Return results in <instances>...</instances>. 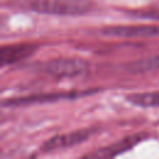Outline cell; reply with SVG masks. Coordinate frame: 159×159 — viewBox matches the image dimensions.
I'll return each mask as SVG.
<instances>
[{
	"label": "cell",
	"mask_w": 159,
	"mask_h": 159,
	"mask_svg": "<svg viewBox=\"0 0 159 159\" xmlns=\"http://www.w3.org/2000/svg\"><path fill=\"white\" fill-rule=\"evenodd\" d=\"M97 89H84V91H66V92H50V93H35L24 97L16 98H7L2 101V106L5 107H21L36 103H50L57 101H66V99H76L78 97H86L89 94L96 93Z\"/></svg>",
	"instance_id": "obj_3"
},
{
	"label": "cell",
	"mask_w": 159,
	"mask_h": 159,
	"mask_svg": "<svg viewBox=\"0 0 159 159\" xmlns=\"http://www.w3.org/2000/svg\"><path fill=\"white\" fill-rule=\"evenodd\" d=\"M88 62L78 57H58L48 60L40 66V71L48 75L50 77L62 80V78H75L84 75L88 71Z\"/></svg>",
	"instance_id": "obj_2"
},
{
	"label": "cell",
	"mask_w": 159,
	"mask_h": 159,
	"mask_svg": "<svg viewBox=\"0 0 159 159\" xmlns=\"http://www.w3.org/2000/svg\"><path fill=\"white\" fill-rule=\"evenodd\" d=\"M96 132H97L96 128H83V129H77V130H72L63 134H57L45 140L39 148V150L42 153H51V152L71 148L81 143H84Z\"/></svg>",
	"instance_id": "obj_4"
},
{
	"label": "cell",
	"mask_w": 159,
	"mask_h": 159,
	"mask_svg": "<svg viewBox=\"0 0 159 159\" xmlns=\"http://www.w3.org/2000/svg\"><path fill=\"white\" fill-rule=\"evenodd\" d=\"M101 34L111 37H154L159 36V25H113L103 27Z\"/></svg>",
	"instance_id": "obj_5"
},
{
	"label": "cell",
	"mask_w": 159,
	"mask_h": 159,
	"mask_svg": "<svg viewBox=\"0 0 159 159\" xmlns=\"http://www.w3.org/2000/svg\"><path fill=\"white\" fill-rule=\"evenodd\" d=\"M147 135L144 133H135L132 135H127L123 139H119L109 145H106L98 150H96L94 153L87 154L86 157L88 158H93V159H104V158H113L117 157L119 154H123L128 150H130L132 148H134L138 143H140L142 140H144Z\"/></svg>",
	"instance_id": "obj_6"
},
{
	"label": "cell",
	"mask_w": 159,
	"mask_h": 159,
	"mask_svg": "<svg viewBox=\"0 0 159 159\" xmlns=\"http://www.w3.org/2000/svg\"><path fill=\"white\" fill-rule=\"evenodd\" d=\"M124 70L128 71L129 73H134V75L157 71V70H159V53L145 57V58H139V60L128 62L124 65Z\"/></svg>",
	"instance_id": "obj_9"
},
{
	"label": "cell",
	"mask_w": 159,
	"mask_h": 159,
	"mask_svg": "<svg viewBox=\"0 0 159 159\" xmlns=\"http://www.w3.org/2000/svg\"><path fill=\"white\" fill-rule=\"evenodd\" d=\"M127 102L140 108H158L159 107V91L134 92L125 96Z\"/></svg>",
	"instance_id": "obj_8"
},
{
	"label": "cell",
	"mask_w": 159,
	"mask_h": 159,
	"mask_svg": "<svg viewBox=\"0 0 159 159\" xmlns=\"http://www.w3.org/2000/svg\"><path fill=\"white\" fill-rule=\"evenodd\" d=\"M37 50V45L31 42H17L4 45L0 48L1 65H12L32 56Z\"/></svg>",
	"instance_id": "obj_7"
},
{
	"label": "cell",
	"mask_w": 159,
	"mask_h": 159,
	"mask_svg": "<svg viewBox=\"0 0 159 159\" xmlns=\"http://www.w3.org/2000/svg\"><path fill=\"white\" fill-rule=\"evenodd\" d=\"M31 11L57 15V16H78L89 12L93 7L91 0H26Z\"/></svg>",
	"instance_id": "obj_1"
},
{
	"label": "cell",
	"mask_w": 159,
	"mask_h": 159,
	"mask_svg": "<svg viewBox=\"0 0 159 159\" xmlns=\"http://www.w3.org/2000/svg\"><path fill=\"white\" fill-rule=\"evenodd\" d=\"M133 16L142 17V19H150V20H159V6L157 7H149V9H140L130 11Z\"/></svg>",
	"instance_id": "obj_10"
}]
</instances>
